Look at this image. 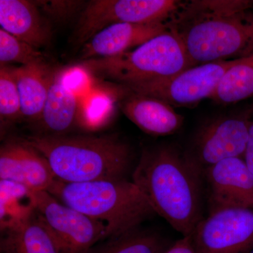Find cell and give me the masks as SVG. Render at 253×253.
<instances>
[{
    "mask_svg": "<svg viewBox=\"0 0 253 253\" xmlns=\"http://www.w3.org/2000/svg\"><path fill=\"white\" fill-rule=\"evenodd\" d=\"M253 96V55L238 59L226 71L210 99L221 104L239 102Z\"/></svg>",
    "mask_w": 253,
    "mask_h": 253,
    "instance_id": "20",
    "label": "cell"
},
{
    "mask_svg": "<svg viewBox=\"0 0 253 253\" xmlns=\"http://www.w3.org/2000/svg\"><path fill=\"white\" fill-rule=\"evenodd\" d=\"M21 104V117L38 121L49 91L54 72L46 63L12 68Z\"/></svg>",
    "mask_w": 253,
    "mask_h": 253,
    "instance_id": "17",
    "label": "cell"
},
{
    "mask_svg": "<svg viewBox=\"0 0 253 253\" xmlns=\"http://www.w3.org/2000/svg\"><path fill=\"white\" fill-rule=\"evenodd\" d=\"M252 110V118H251V126H250L249 140L247 147L245 152L244 159L250 170L253 174V106Z\"/></svg>",
    "mask_w": 253,
    "mask_h": 253,
    "instance_id": "25",
    "label": "cell"
},
{
    "mask_svg": "<svg viewBox=\"0 0 253 253\" xmlns=\"http://www.w3.org/2000/svg\"><path fill=\"white\" fill-rule=\"evenodd\" d=\"M191 236L197 253H249L253 249V209L223 208L209 212Z\"/></svg>",
    "mask_w": 253,
    "mask_h": 253,
    "instance_id": "10",
    "label": "cell"
},
{
    "mask_svg": "<svg viewBox=\"0 0 253 253\" xmlns=\"http://www.w3.org/2000/svg\"><path fill=\"white\" fill-rule=\"evenodd\" d=\"M121 110L129 121L151 135L174 134L184 123L182 115L176 113L170 105L130 89L123 96Z\"/></svg>",
    "mask_w": 253,
    "mask_h": 253,
    "instance_id": "14",
    "label": "cell"
},
{
    "mask_svg": "<svg viewBox=\"0 0 253 253\" xmlns=\"http://www.w3.org/2000/svg\"><path fill=\"white\" fill-rule=\"evenodd\" d=\"M1 233L0 253H60L36 211L26 222Z\"/></svg>",
    "mask_w": 253,
    "mask_h": 253,
    "instance_id": "18",
    "label": "cell"
},
{
    "mask_svg": "<svg viewBox=\"0 0 253 253\" xmlns=\"http://www.w3.org/2000/svg\"><path fill=\"white\" fill-rule=\"evenodd\" d=\"M81 65L96 77L122 86L171 77L194 66L179 37L169 29L130 51Z\"/></svg>",
    "mask_w": 253,
    "mask_h": 253,
    "instance_id": "5",
    "label": "cell"
},
{
    "mask_svg": "<svg viewBox=\"0 0 253 253\" xmlns=\"http://www.w3.org/2000/svg\"><path fill=\"white\" fill-rule=\"evenodd\" d=\"M209 212L223 208L253 209V174L244 158H232L205 169Z\"/></svg>",
    "mask_w": 253,
    "mask_h": 253,
    "instance_id": "11",
    "label": "cell"
},
{
    "mask_svg": "<svg viewBox=\"0 0 253 253\" xmlns=\"http://www.w3.org/2000/svg\"><path fill=\"white\" fill-rule=\"evenodd\" d=\"M168 31L167 23H121L94 35L83 46L82 59L113 57L144 44Z\"/></svg>",
    "mask_w": 253,
    "mask_h": 253,
    "instance_id": "13",
    "label": "cell"
},
{
    "mask_svg": "<svg viewBox=\"0 0 253 253\" xmlns=\"http://www.w3.org/2000/svg\"><path fill=\"white\" fill-rule=\"evenodd\" d=\"M203 174L170 146L145 150L132 174V182L156 214L183 236L191 235L203 219Z\"/></svg>",
    "mask_w": 253,
    "mask_h": 253,
    "instance_id": "2",
    "label": "cell"
},
{
    "mask_svg": "<svg viewBox=\"0 0 253 253\" xmlns=\"http://www.w3.org/2000/svg\"><path fill=\"white\" fill-rule=\"evenodd\" d=\"M44 54L9 33L0 29V62L1 66L6 63H18L22 66L33 63H46Z\"/></svg>",
    "mask_w": 253,
    "mask_h": 253,
    "instance_id": "22",
    "label": "cell"
},
{
    "mask_svg": "<svg viewBox=\"0 0 253 253\" xmlns=\"http://www.w3.org/2000/svg\"><path fill=\"white\" fill-rule=\"evenodd\" d=\"M238 59L199 65L171 77L124 86L138 94L161 100L172 107H191L211 97L221 78Z\"/></svg>",
    "mask_w": 253,
    "mask_h": 253,
    "instance_id": "8",
    "label": "cell"
},
{
    "mask_svg": "<svg viewBox=\"0 0 253 253\" xmlns=\"http://www.w3.org/2000/svg\"><path fill=\"white\" fill-rule=\"evenodd\" d=\"M79 103L66 83V73H54L40 123L45 135H66L78 122Z\"/></svg>",
    "mask_w": 253,
    "mask_h": 253,
    "instance_id": "16",
    "label": "cell"
},
{
    "mask_svg": "<svg viewBox=\"0 0 253 253\" xmlns=\"http://www.w3.org/2000/svg\"><path fill=\"white\" fill-rule=\"evenodd\" d=\"M0 116L1 123L21 117L19 91L12 68L1 66L0 69Z\"/></svg>",
    "mask_w": 253,
    "mask_h": 253,
    "instance_id": "23",
    "label": "cell"
},
{
    "mask_svg": "<svg viewBox=\"0 0 253 253\" xmlns=\"http://www.w3.org/2000/svg\"><path fill=\"white\" fill-rule=\"evenodd\" d=\"M35 192L14 181L0 179L1 232L21 225L35 214Z\"/></svg>",
    "mask_w": 253,
    "mask_h": 253,
    "instance_id": "19",
    "label": "cell"
},
{
    "mask_svg": "<svg viewBox=\"0 0 253 253\" xmlns=\"http://www.w3.org/2000/svg\"><path fill=\"white\" fill-rule=\"evenodd\" d=\"M0 25L1 29L37 49L51 42V28L32 1L0 0Z\"/></svg>",
    "mask_w": 253,
    "mask_h": 253,
    "instance_id": "15",
    "label": "cell"
},
{
    "mask_svg": "<svg viewBox=\"0 0 253 253\" xmlns=\"http://www.w3.org/2000/svg\"><path fill=\"white\" fill-rule=\"evenodd\" d=\"M95 246L88 253H164L167 250L161 236L137 229Z\"/></svg>",
    "mask_w": 253,
    "mask_h": 253,
    "instance_id": "21",
    "label": "cell"
},
{
    "mask_svg": "<svg viewBox=\"0 0 253 253\" xmlns=\"http://www.w3.org/2000/svg\"><path fill=\"white\" fill-rule=\"evenodd\" d=\"M249 253H253V249L251 250V252H250Z\"/></svg>",
    "mask_w": 253,
    "mask_h": 253,
    "instance_id": "26",
    "label": "cell"
},
{
    "mask_svg": "<svg viewBox=\"0 0 253 253\" xmlns=\"http://www.w3.org/2000/svg\"><path fill=\"white\" fill-rule=\"evenodd\" d=\"M46 191L61 204L102 224L109 239L137 229L156 214L139 187L126 179L80 183L56 179Z\"/></svg>",
    "mask_w": 253,
    "mask_h": 253,
    "instance_id": "4",
    "label": "cell"
},
{
    "mask_svg": "<svg viewBox=\"0 0 253 253\" xmlns=\"http://www.w3.org/2000/svg\"><path fill=\"white\" fill-rule=\"evenodd\" d=\"M164 253H197L193 244L192 236H184L178 240L170 247L168 248Z\"/></svg>",
    "mask_w": 253,
    "mask_h": 253,
    "instance_id": "24",
    "label": "cell"
},
{
    "mask_svg": "<svg viewBox=\"0 0 253 253\" xmlns=\"http://www.w3.org/2000/svg\"><path fill=\"white\" fill-rule=\"evenodd\" d=\"M181 3L175 0H93L78 21L75 42L86 44L96 33L116 23H167Z\"/></svg>",
    "mask_w": 253,
    "mask_h": 253,
    "instance_id": "6",
    "label": "cell"
},
{
    "mask_svg": "<svg viewBox=\"0 0 253 253\" xmlns=\"http://www.w3.org/2000/svg\"><path fill=\"white\" fill-rule=\"evenodd\" d=\"M252 110L213 118L195 134L188 159L201 173L213 165L232 158H244L251 126Z\"/></svg>",
    "mask_w": 253,
    "mask_h": 253,
    "instance_id": "9",
    "label": "cell"
},
{
    "mask_svg": "<svg viewBox=\"0 0 253 253\" xmlns=\"http://www.w3.org/2000/svg\"><path fill=\"white\" fill-rule=\"evenodd\" d=\"M252 1H182L167 25L194 66L253 55Z\"/></svg>",
    "mask_w": 253,
    "mask_h": 253,
    "instance_id": "1",
    "label": "cell"
},
{
    "mask_svg": "<svg viewBox=\"0 0 253 253\" xmlns=\"http://www.w3.org/2000/svg\"><path fill=\"white\" fill-rule=\"evenodd\" d=\"M0 179L14 181L33 191H47L56 180L46 158L23 139L0 148Z\"/></svg>",
    "mask_w": 253,
    "mask_h": 253,
    "instance_id": "12",
    "label": "cell"
},
{
    "mask_svg": "<svg viewBox=\"0 0 253 253\" xmlns=\"http://www.w3.org/2000/svg\"><path fill=\"white\" fill-rule=\"evenodd\" d=\"M35 194L37 214L60 253H88L99 241L109 239L101 223L61 204L47 191Z\"/></svg>",
    "mask_w": 253,
    "mask_h": 253,
    "instance_id": "7",
    "label": "cell"
},
{
    "mask_svg": "<svg viewBox=\"0 0 253 253\" xmlns=\"http://www.w3.org/2000/svg\"><path fill=\"white\" fill-rule=\"evenodd\" d=\"M49 163L56 179L80 183L125 179L132 151L116 135H45L23 138Z\"/></svg>",
    "mask_w": 253,
    "mask_h": 253,
    "instance_id": "3",
    "label": "cell"
}]
</instances>
